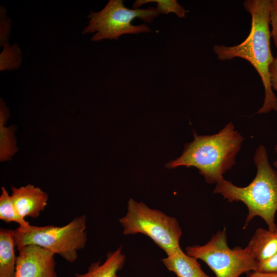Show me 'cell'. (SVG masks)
Listing matches in <instances>:
<instances>
[{
	"instance_id": "1",
	"label": "cell",
	"mask_w": 277,
	"mask_h": 277,
	"mask_svg": "<svg viewBox=\"0 0 277 277\" xmlns=\"http://www.w3.org/2000/svg\"><path fill=\"white\" fill-rule=\"evenodd\" d=\"M270 0H246L245 10L251 16V30L241 43L233 46L215 45L213 50L221 61L240 57L248 61L259 74L265 90V97L258 114L277 112V97L271 86L270 67L273 57L270 48Z\"/></svg>"
},
{
	"instance_id": "2",
	"label": "cell",
	"mask_w": 277,
	"mask_h": 277,
	"mask_svg": "<svg viewBox=\"0 0 277 277\" xmlns=\"http://www.w3.org/2000/svg\"><path fill=\"white\" fill-rule=\"evenodd\" d=\"M193 141L185 145L181 155L167 163L166 167H195L208 184L224 179L223 174L235 164L244 137L231 122L212 135H199L193 131Z\"/></svg>"
},
{
	"instance_id": "3",
	"label": "cell",
	"mask_w": 277,
	"mask_h": 277,
	"mask_svg": "<svg viewBox=\"0 0 277 277\" xmlns=\"http://www.w3.org/2000/svg\"><path fill=\"white\" fill-rule=\"evenodd\" d=\"M254 162L257 168L252 181L241 187L223 179L216 183L213 193L221 194L228 202L241 201L247 206L248 212L243 229L254 217L264 220L271 231L277 230L275 215L277 211V170L270 165L267 151L263 145L254 153Z\"/></svg>"
},
{
	"instance_id": "4",
	"label": "cell",
	"mask_w": 277,
	"mask_h": 277,
	"mask_svg": "<svg viewBox=\"0 0 277 277\" xmlns=\"http://www.w3.org/2000/svg\"><path fill=\"white\" fill-rule=\"evenodd\" d=\"M86 216L83 215L63 226L18 227L13 230L16 249L35 245L58 254L69 263H74L77 259L78 251L86 244Z\"/></svg>"
},
{
	"instance_id": "5",
	"label": "cell",
	"mask_w": 277,
	"mask_h": 277,
	"mask_svg": "<svg viewBox=\"0 0 277 277\" xmlns=\"http://www.w3.org/2000/svg\"><path fill=\"white\" fill-rule=\"evenodd\" d=\"M159 15L156 8L129 9L123 0H110L100 11H90L88 16V25L82 34H94L91 38L92 42L104 39H118L124 34H137L151 31L146 24L134 25L131 22L135 18L145 23H151Z\"/></svg>"
},
{
	"instance_id": "6",
	"label": "cell",
	"mask_w": 277,
	"mask_h": 277,
	"mask_svg": "<svg viewBox=\"0 0 277 277\" xmlns=\"http://www.w3.org/2000/svg\"><path fill=\"white\" fill-rule=\"evenodd\" d=\"M125 235L141 233L150 238L167 255L180 248L182 234L177 220L142 202L130 198L126 214L118 220Z\"/></svg>"
},
{
	"instance_id": "7",
	"label": "cell",
	"mask_w": 277,
	"mask_h": 277,
	"mask_svg": "<svg viewBox=\"0 0 277 277\" xmlns=\"http://www.w3.org/2000/svg\"><path fill=\"white\" fill-rule=\"evenodd\" d=\"M185 251L188 255L204 261L216 277H239L258 269V262L246 247H228L225 228L217 231L206 244L188 246Z\"/></svg>"
},
{
	"instance_id": "8",
	"label": "cell",
	"mask_w": 277,
	"mask_h": 277,
	"mask_svg": "<svg viewBox=\"0 0 277 277\" xmlns=\"http://www.w3.org/2000/svg\"><path fill=\"white\" fill-rule=\"evenodd\" d=\"M18 251L15 277H57L55 254L35 245Z\"/></svg>"
},
{
	"instance_id": "9",
	"label": "cell",
	"mask_w": 277,
	"mask_h": 277,
	"mask_svg": "<svg viewBox=\"0 0 277 277\" xmlns=\"http://www.w3.org/2000/svg\"><path fill=\"white\" fill-rule=\"evenodd\" d=\"M11 191L13 203L18 214L23 218H37L47 205L48 194L32 184L18 188L12 186Z\"/></svg>"
},
{
	"instance_id": "10",
	"label": "cell",
	"mask_w": 277,
	"mask_h": 277,
	"mask_svg": "<svg viewBox=\"0 0 277 277\" xmlns=\"http://www.w3.org/2000/svg\"><path fill=\"white\" fill-rule=\"evenodd\" d=\"M161 261L177 277H211L202 270L197 259L184 253L181 247Z\"/></svg>"
},
{
	"instance_id": "11",
	"label": "cell",
	"mask_w": 277,
	"mask_h": 277,
	"mask_svg": "<svg viewBox=\"0 0 277 277\" xmlns=\"http://www.w3.org/2000/svg\"><path fill=\"white\" fill-rule=\"evenodd\" d=\"M246 248L258 262L270 258L277 252V230L258 228Z\"/></svg>"
},
{
	"instance_id": "12",
	"label": "cell",
	"mask_w": 277,
	"mask_h": 277,
	"mask_svg": "<svg viewBox=\"0 0 277 277\" xmlns=\"http://www.w3.org/2000/svg\"><path fill=\"white\" fill-rule=\"evenodd\" d=\"M126 256L122 246L107 253L106 260L91 263L86 272L76 273L75 277H113L121 270L125 264Z\"/></svg>"
},
{
	"instance_id": "13",
	"label": "cell",
	"mask_w": 277,
	"mask_h": 277,
	"mask_svg": "<svg viewBox=\"0 0 277 277\" xmlns=\"http://www.w3.org/2000/svg\"><path fill=\"white\" fill-rule=\"evenodd\" d=\"M13 230L0 229V277H15L17 256Z\"/></svg>"
},
{
	"instance_id": "14",
	"label": "cell",
	"mask_w": 277,
	"mask_h": 277,
	"mask_svg": "<svg viewBox=\"0 0 277 277\" xmlns=\"http://www.w3.org/2000/svg\"><path fill=\"white\" fill-rule=\"evenodd\" d=\"M9 108L1 98L0 101V161L10 160L18 151L15 137L14 126H7L9 117Z\"/></svg>"
},
{
	"instance_id": "15",
	"label": "cell",
	"mask_w": 277,
	"mask_h": 277,
	"mask_svg": "<svg viewBox=\"0 0 277 277\" xmlns=\"http://www.w3.org/2000/svg\"><path fill=\"white\" fill-rule=\"evenodd\" d=\"M0 195V219L6 223L16 222L19 227L29 226V223L18 213L9 195L4 187L1 188Z\"/></svg>"
},
{
	"instance_id": "16",
	"label": "cell",
	"mask_w": 277,
	"mask_h": 277,
	"mask_svg": "<svg viewBox=\"0 0 277 277\" xmlns=\"http://www.w3.org/2000/svg\"><path fill=\"white\" fill-rule=\"evenodd\" d=\"M0 54V70H12L18 68L22 63V51L18 45L8 42L4 44Z\"/></svg>"
},
{
	"instance_id": "17",
	"label": "cell",
	"mask_w": 277,
	"mask_h": 277,
	"mask_svg": "<svg viewBox=\"0 0 277 277\" xmlns=\"http://www.w3.org/2000/svg\"><path fill=\"white\" fill-rule=\"evenodd\" d=\"M154 2L156 3V10L159 14H168L170 12L174 13L179 17L186 16L188 12L176 0H137L133 4V9H138L142 5Z\"/></svg>"
},
{
	"instance_id": "18",
	"label": "cell",
	"mask_w": 277,
	"mask_h": 277,
	"mask_svg": "<svg viewBox=\"0 0 277 277\" xmlns=\"http://www.w3.org/2000/svg\"><path fill=\"white\" fill-rule=\"evenodd\" d=\"M11 21L7 14L6 8L0 7V46L8 42L11 34Z\"/></svg>"
},
{
	"instance_id": "19",
	"label": "cell",
	"mask_w": 277,
	"mask_h": 277,
	"mask_svg": "<svg viewBox=\"0 0 277 277\" xmlns=\"http://www.w3.org/2000/svg\"><path fill=\"white\" fill-rule=\"evenodd\" d=\"M256 271L277 274V252L267 260L258 262Z\"/></svg>"
},
{
	"instance_id": "20",
	"label": "cell",
	"mask_w": 277,
	"mask_h": 277,
	"mask_svg": "<svg viewBox=\"0 0 277 277\" xmlns=\"http://www.w3.org/2000/svg\"><path fill=\"white\" fill-rule=\"evenodd\" d=\"M270 24L271 26V37L277 48V0L271 1Z\"/></svg>"
},
{
	"instance_id": "21",
	"label": "cell",
	"mask_w": 277,
	"mask_h": 277,
	"mask_svg": "<svg viewBox=\"0 0 277 277\" xmlns=\"http://www.w3.org/2000/svg\"><path fill=\"white\" fill-rule=\"evenodd\" d=\"M270 82L272 90L277 91V52L270 67Z\"/></svg>"
},
{
	"instance_id": "22",
	"label": "cell",
	"mask_w": 277,
	"mask_h": 277,
	"mask_svg": "<svg viewBox=\"0 0 277 277\" xmlns=\"http://www.w3.org/2000/svg\"><path fill=\"white\" fill-rule=\"evenodd\" d=\"M247 277H277V274L253 271L250 273Z\"/></svg>"
},
{
	"instance_id": "23",
	"label": "cell",
	"mask_w": 277,
	"mask_h": 277,
	"mask_svg": "<svg viewBox=\"0 0 277 277\" xmlns=\"http://www.w3.org/2000/svg\"><path fill=\"white\" fill-rule=\"evenodd\" d=\"M274 150H275V151L277 154V144L275 145V147H274ZM273 166L274 167L277 168V159L274 161L273 163Z\"/></svg>"
},
{
	"instance_id": "24",
	"label": "cell",
	"mask_w": 277,
	"mask_h": 277,
	"mask_svg": "<svg viewBox=\"0 0 277 277\" xmlns=\"http://www.w3.org/2000/svg\"><path fill=\"white\" fill-rule=\"evenodd\" d=\"M113 277H120V276H118V275H117L116 274V275H115V276H114Z\"/></svg>"
},
{
	"instance_id": "25",
	"label": "cell",
	"mask_w": 277,
	"mask_h": 277,
	"mask_svg": "<svg viewBox=\"0 0 277 277\" xmlns=\"http://www.w3.org/2000/svg\"></svg>"
}]
</instances>
